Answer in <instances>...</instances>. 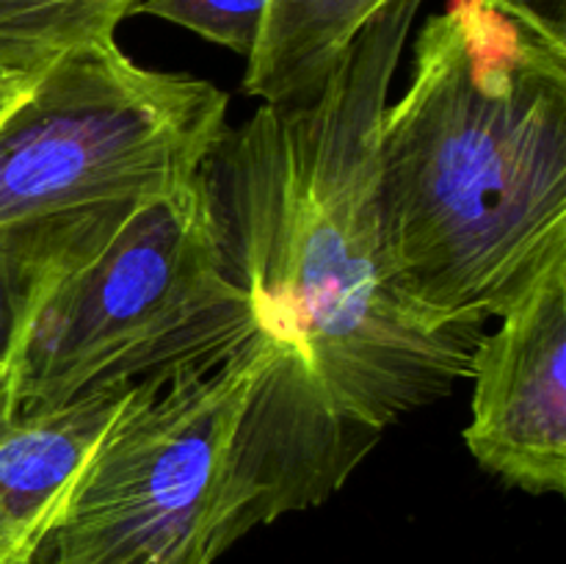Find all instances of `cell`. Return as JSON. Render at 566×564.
Returning <instances> with one entry per match:
<instances>
[{
    "label": "cell",
    "mask_w": 566,
    "mask_h": 564,
    "mask_svg": "<svg viewBox=\"0 0 566 564\" xmlns=\"http://www.w3.org/2000/svg\"><path fill=\"white\" fill-rule=\"evenodd\" d=\"M199 169L138 199L105 247L44 304L20 365V412L94 385L224 352L247 337Z\"/></svg>",
    "instance_id": "cell-4"
},
{
    "label": "cell",
    "mask_w": 566,
    "mask_h": 564,
    "mask_svg": "<svg viewBox=\"0 0 566 564\" xmlns=\"http://www.w3.org/2000/svg\"><path fill=\"white\" fill-rule=\"evenodd\" d=\"M138 379L105 382L61 407L20 412L0 431V564H36L77 473Z\"/></svg>",
    "instance_id": "cell-7"
},
{
    "label": "cell",
    "mask_w": 566,
    "mask_h": 564,
    "mask_svg": "<svg viewBox=\"0 0 566 564\" xmlns=\"http://www.w3.org/2000/svg\"><path fill=\"white\" fill-rule=\"evenodd\" d=\"M379 224L420 313L497 318L566 243V44L486 0L431 17L381 114Z\"/></svg>",
    "instance_id": "cell-2"
},
{
    "label": "cell",
    "mask_w": 566,
    "mask_h": 564,
    "mask_svg": "<svg viewBox=\"0 0 566 564\" xmlns=\"http://www.w3.org/2000/svg\"><path fill=\"white\" fill-rule=\"evenodd\" d=\"M396 0H269L243 92L265 105L315 97L354 39Z\"/></svg>",
    "instance_id": "cell-9"
},
{
    "label": "cell",
    "mask_w": 566,
    "mask_h": 564,
    "mask_svg": "<svg viewBox=\"0 0 566 564\" xmlns=\"http://www.w3.org/2000/svg\"><path fill=\"white\" fill-rule=\"evenodd\" d=\"M473 352L470 424L475 462L531 495L566 492V243L501 310Z\"/></svg>",
    "instance_id": "cell-6"
},
{
    "label": "cell",
    "mask_w": 566,
    "mask_h": 564,
    "mask_svg": "<svg viewBox=\"0 0 566 564\" xmlns=\"http://www.w3.org/2000/svg\"><path fill=\"white\" fill-rule=\"evenodd\" d=\"M265 354L224 352L144 374L77 473L36 564H213L232 440Z\"/></svg>",
    "instance_id": "cell-3"
},
{
    "label": "cell",
    "mask_w": 566,
    "mask_h": 564,
    "mask_svg": "<svg viewBox=\"0 0 566 564\" xmlns=\"http://www.w3.org/2000/svg\"><path fill=\"white\" fill-rule=\"evenodd\" d=\"M265 9L269 0H142L133 14L160 17L249 59L260 39Z\"/></svg>",
    "instance_id": "cell-11"
},
{
    "label": "cell",
    "mask_w": 566,
    "mask_h": 564,
    "mask_svg": "<svg viewBox=\"0 0 566 564\" xmlns=\"http://www.w3.org/2000/svg\"><path fill=\"white\" fill-rule=\"evenodd\" d=\"M136 202L72 210L0 232V431L20 418L22 352L39 313L105 247Z\"/></svg>",
    "instance_id": "cell-8"
},
{
    "label": "cell",
    "mask_w": 566,
    "mask_h": 564,
    "mask_svg": "<svg viewBox=\"0 0 566 564\" xmlns=\"http://www.w3.org/2000/svg\"><path fill=\"white\" fill-rule=\"evenodd\" d=\"M227 103L202 77L138 66L116 39L70 50L0 114V232L193 175Z\"/></svg>",
    "instance_id": "cell-5"
},
{
    "label": "cell",
    "mask_w": 566,
    "mask_h": 564,
    "mask_svg": "<svg viewBox=\"0 0 566 564\" xmlns=\"http://www.w3.org/2000/svg\"><path fill=\"white\" fill-rule=\"evenodd\" d=\"M420 3L387 6L315 97L263 103L199 166L221 265L265 354L232 440L227 551L329 501L392 424L470 379L486 330L420 313L381 247L379 127Z\"/></svg>",
    "instance_id": "cell-1"
},
{
    "label": "cell",
    "mask_w": 566,
    "mask_h": 564,
    "mask_svg": "<svg viewBox=\"0 0 566 564\" xmlns=\"http://www.w3.org/2000/svg\"><path fill=\"white\" fill-rule=\"evenodd\" d=\"M33 77H0V114H3V111L9 108L22 92H25L28 83H31Z\"/></svg>",
    "instance_id": "cell-12"
},
{
    "label": "cell",
    "mask_w": 566,
    "mask_h": 564,
    "mask_svg": "<svg viewBox=\"0 0 566 564\" xmlns=\"http://www.w3.org/2000/svg\"><path fill=\"white\" fill-rule=\"evenodd\" d=\"M142 0H0V77H33L83 44L114 39Z\"/></svg>",
    "instance_id": "cell-10"
}]
</instances>
